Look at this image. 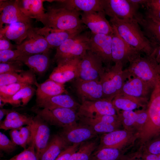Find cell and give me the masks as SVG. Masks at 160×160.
<instances>
[{
	"label": "cell",
	"instance_id": "13",
	"mask_svg": "<svg viewBox=\"0 0 160 160\" xmlns=\"http://www.w3.org/2000/svg\"><path fill=\"white\" fill-rule=\"evenodd\" d=\"M112 35L92 33L89 41V50L101 60L103 64L106 66V68L111 66L113 62L111 52Z\"/></svg>",
	"mask_w": 160,
	"mask_h": 160
},
{
	"label": "cell",
	"instance_id": "47",
	"mask_svg": "<svg viewBox=\"0 0 160 160\" xmlns=\"http://www.w3.org/2000/svg\"><path fill=\"white\" fill-rule=\"evenodd\" d=\"M16 45L13 44L10 40L3 36H0V50H14Z\"/></svg>",
	"mask_w": 160,
	"mask_h": 160
},
{
	"label": "cell",
	"instance_id": "12",
	"mask_svg": "<svg viewBox=\"0 0 160 160\" xmlns=\"http://www.w3.org/2000/svg\"><path fill=\"white\" fill-rule=\"evenodd\" d=\"M112 35L111 52L112 61L123 65L131 58L140 53L128 44L120 36L115 27Z\"/></svg>",
	"mask_w": 160,
	"mask_h": 160
},
{
	"label": "cell",
	"instance_id": "17",
	"mask_svg": "<svg viewBox=\"0 0 160 160\" xmlns=\"http://www.w3.org/2000/svg\"><path fill=\"white\" fill-rule=\"evenodd\" d=\"M50 48L47 41L31 27L29 30L25 39L16 49L29 55L49 52Z\"/></svg>",
	"mask_w": 160,
	"mask_h": 160
},
{
	"label": "cell",
	"instance_id": "26",
	"mask_svg": "<svg viewBox=\"0 0 160 160\" xmlns=\"http://www.w3.org/2000/svg\"><path fill=\"white\" fill-rule=\"evenodd\" d=\"M49 52L24 55L17 60L21 62L34 73L41 75L48 70L50 64Z\"/></svg>",
	"mask_w": 160,
	"mask_h": 160
},
{
	"label": "cell",
	"instance_id": "27",
	"mask_svg": "<svg viewBox=\"0 0 160 160\" xmlns=\"http://www.w3.org/2000/svg\"><path fill=\"white\" fill-rule=\"evenodd\" d=\"M36 86V101L63 94H68L64 84L49 78L41 84L38 83Z\"/></svg>",
	"mask_w": 160,
	"mask_h": 160
},
{
	"label": "cell",
	"instance_id": "53",
	"mask_svg": "<svg viewBox=\"0 0 160 160\" xmlns=\"http://www.w3.org/2000/svg\"><path fill=\"white\" fill-rule=\"evenodd\" d=\"M128 160H132V159H129Z\"/></svg>",
	"mask_w": 160,
	"mask_h": 160
},
{
	"label": "cell",
	"instance_id": "38",
	"mask_svg": "<svg viewBox=\"0 0 160 160\" xmlns=\"http://www.w3.org/2000/svg\"><path fill=\"white\" fill-rule=\"evenodd\" d=\"M120 157L119 149L105 148L96 150L89 160H119Z\"/></svg>",
	"mask_w": 160,
	"mask_h": 160
},
{
	"label": "cell",
	"instance_id": "14",
	"mask_svg": "<svg viewBox=\"0 0 160 160\" xmlns=\"http://www.w3.org/2000/svg\"><path fill=\"white\" fill-rule=\"evenodd\" d=\"M104 12H83L81 18L82 23L94 34L112 35L113 28L105 17Z\"/></svg>",
	"mask_w": 160,
	"mask_h": 160
},
{
	"label": "cell",
	"instance_id": "10",
	"mask_svg": "<svg viewBox=\"0 0 160 160\" xmlns=\"http://www.w3.org/2000/svg\"><path fill=\"white\" fill-rule=\"evenodd\" d=\"M139 8L129 0H104V10L110 18L135 20L140 13Z\"/></svg>",
	"mask_w": 160,
	"mask_h": 160
},
{
	"label": "cell",
	"instance_id": "9",
	"mask_svg": "<svg viewBox=\"0 0 160 160\" xmlns=\"http://www.w3.org/2000/svg\"><path fill=\"white\" fill-rule=\"evenodd\" d=\"M117 111L112 100L102 99L81 102L77 111V114L78 117L92 118L100 115H116Z\"/></svg>",
	"mask_w": 160,
	"mask_h": 160
},
{
	"label": "cell",
	"instance_id": "37",
	"mask_svg": "<svg viewBox=\"0 0 160 160\" xmlns=\"http://www.w3.org/2000/svg\"><path fill=\"white\" fill-rule=\"evenodd\" d=\"M140 100L122 94H119L112 100V103L117 110H121L123 111H133L138 106V102Z\"/></svg>",
	"mask_w": 160,
	"mask_h": 160
},
{
	"label": "cell",
	"instance_id": "1",
	"mask_svg": "<svg viewBox=\"0 0 160 160\" xmlns=\"http://www.w3.org/2000/svg\"><path fill=\"white\" fill-rule=\"evenodd\" d=\"M110 21L120 36L130 45L146 55L152 53L155 47L136 20H121L114 17L110 18Z\"/></svg>",
	"mask_w": 160,
	"mask_h": 160
},
{
	"label": "cell",
	"instance_id": "32",
	"mask_svg": "<svg viewBox=\"0 0 160 160\" xmlns=\"http://www.w3.org/2000/svg\"><path fill=\"white\" fill-rule=\"evenodd\" d=\"M33 123L10 130L9 134L11 140L15 145L25 149L32 143Z\"/></svg>",
	"mask_w": 160,
	"mask_h": 160
},
{
	"label": "cell",
	"instance_id": "29",
	"mask_svg": "<svg viewBox=\"0 0 160 160\" xmlns=\"http://www.w3.org/2000/svg\"><path fill=\"white\" fill-rule=\"evenodd\" d=\"M68 146L59 134L55 135L49 141L39 160H55L60 153Z\"/></svg>",
	"mask_w": 160,
	"mask_h": 160
},
{
	"label": "cell",
	"instance_id": "24",
	"mask_svg": "<svg viewBox=\"0 0 160 160\" xmlns=\"http://www.w3.org/2000/svg\"><path fill=\"white\" fill-rule=\"evenodd\" d=\"M53 1L67 9L79 12H104V0H57Z\"/></svg>",
	"mask_w": 160,
	"mask_h": 160
},
{
	"label": "cell",
	"instance_id": "21",
	"mask_svg": "<svg viewBox=\"0 0 160 160\" xmlns=\"http://www.w3.org/2000/svg\"><path fill=\"white\" fill-rule=\"evenodd\" d=\"M44 0H17L18 7L21 12L27 17L34 19L44 26L46 14L43 6Z\"/></svg>",
	"mask_w": 160,
	"mask_h": 160
},
{
	"label": "cell",
	"instance_id": "15",
	"mask_svg": "<svg viewBox=\"0 0 160 160\" xmlns=\"http://www.w3.org/2000/svg\"><path fill=\"white\" fill-rule=\"evenodd\" d=\"M59 134L69 145L81 143L97 137V134L89 127L79 122L63 128Z\"/></svg>",
	"mask_w": 160,
	"mask_h": 160
},
{
	"label": "cell",
	"instance_id": "46",
	"mask_svg": "<svg viewBox=\"0 0 160 160\" xmlns=\"http://www.w3.org/2000/svg\"><path fill=\"white\" fill-rule=\"evenodd\" d=\"M92 119L107 123L116 125L117 121L116 115H100L95 117Z\"/></svg>",
	"mask_w": 160,
	"mask_h": 160
},
{
	"label": "cell",
	"instance_id": "31",
	"mask_svg": "<svg viewBox=\"0 0 160 160\" xmlns=\"http://www.w3.org/2000/svg\"><path fill=\"white\" fill-rule=\"evenodd\" d=\"M17 83H25L36 85L38 84L34 73L31 70L18 73L0 74V86Z\"/></svg>",
	"mask_w": 160,
	"mask_h": 160
},
{
	"label": "cell",
	"instance_id": "36",
	"mask_svg": "<svg viewBox=\"0 0 160 160\" xmlns=\"http://www.w3.org/2000/svg\"><path fill=\"white\" fill-rule=\"evenodd\" d=\"M78 121L79 122L89 127L97 134L102 133H107L114 131L116 125L86 117H79Z\"/></svg>",
	"mask_w": 160,
	"mask_h": 160
},
{
	"label": "cell",
	"instance_id": "6",
	"mask_svg": "<svg viewBox=\"0 0 160 160\" xmlns=\"http://www.w3.org/2000/svg\"><path fill=\"white\" fill-rule=\"evenodd\" d=\"M123 67L122 64L116 63L109 67H105V72L100 80L103 99L112 100L120 93L126 77L125 71H122Z\"/></svg>",
	"mask_w": 160,
	"mask_h": 160
},
{
	"label": "cell",
	"instance_id": "5",
	"mask_svg": "<svg viewBox=\"0 0 160 160\" xmlns=\"http://www.w3.org/2000/svg\"><path fill=\"white\" fill-rule=\"evenodd\" d=\"M147 112L148 118L141 132L144 139L160 135V82L153 90Z\"/></svg>",
	"mask_w": 160,
	"mask_h": 160
},
{
	"label": "cell",
	"instance_id": "48",
	"mask_svg": "<svg viewBox=\"0 0 160 160\" xmlns=\"http://www.w3.org/2000/svg\"><path fill=\"white\" fill-rule=\"evenodd\" d=\"M148 153L156 155L160 154V138L152 142L148 148Z\"/></svg>",
	"mask_w": 160,
	"mask_h": 160
},
{
	"label": "cell",
	"instance_id": "39",
	"mask_svg": "<svg viewBox=\"0 0 160 160\" xmlns=\"http://www.w3.org/2000/svg\"><path fill=\"white\" fill-rule=\"evenodd\" d=\"M143 6L145 8V17L160 23V0H146Z\"/></svg>",
	"mask_w": 160,
	"mask_h": 160
},
{
	"label": "cell",
	"instance_id": "34",
	"mask_svg": "<svg viewBox=\"0 0 160 160\" xmlns=\"http://www.w3.org/2000/svg\"><path fill=\"white\" fill-rule=\"evenodd\" d=\"M128 134L124 130H114L102 136L96 150L108 148L119 149L128 139Z\"/></svg>",
	"mask_w": 160,
	"mask_h": 160
},
{
	"label": "cell",
	"instance_id": "40",
	"mask_svg": "<svg viewBox=\"0 0 160 160\" xmlns=\"http://www.w3.org/2000/svg\"><path fill=\"white\" fill-rule=\"evenodd\" d=\"M29 85L30 84L25 83H17L0 86V99L9 98L22 88Z\"/></svg>",
	"mask_w": 160,
	"mask_h": 160
},
{
	"label": "cell",
	"instance_id": "16",
	"mask_svg": "<svg viewBox=\"0 0 160 160\" xmlns=\"http://www.w3.org/2000/svg\"><path fill=\"white\" fill-rule=\"evenodd\" d=\"M81 59L75 58L57 64L49 78L63 84L77 78Z\"/></svg>",
	"mask_w": 160,
	"mask_h": 160
},
{
	"label": "cell",
	"instance_id": "43",
	"mask_svg": "<svg viewBox=\"0 0 160 160\" xmlns=\"http://www.w3.org/2000/svg\"><path fill=\"white\" fill-rule=\"evenodd\" d=\"M27 55H29L17 49L0 50V63L17 60L20 57Z\"/></svg>",
	"mask_w": 160,
	"mask_h": 160
},
{
	"label": "cell",
	"instance_id": "30",
	"mask_svg": "<svg viewBox=\"0 0 160 160\" xmlns=\"http://www.w3.org/2000/svg\"><path fill=\"white\" fill-rule=\"evenodd\" d=\"M33 121V117L11 111L7 115L4 121L0 122V129L10 130L24 125H31Z\"/></svg>",
	"mask_w": 160,
	"mask_h": 160
},
{
	"label": "cell",
	"instance_id": "42",
	"mask_svg": "<svg viewBox=\"0 0 160 160\" xmlns=\"http://www.w3.org/2000/svg\"><path fill=\"white\" fill-rule=\"evenodd\" d=\"M4 160H39L33 144L12 157Z\"/></svg>",
	"mask_w": 160,
	"mask_h": 160
},
{
	"label": "cell",
	"instance_id": "41",
	"mask_svg": "<svg viewBox=\"0 0 160 160\" xmlns=\"http://www.w3.org/2000/svg\"><path fill=\"white\" fill-rule=\"evenodd\" d=\"M24 64L21 61L15 60L5 63H0V74L11 73H21L24 70Z\"/></svg>",
	"mask_w": 160,
	"mask_h": 160
},
{
	"label": "cell",
	"instance_id": "22",
	"mask_svg": "<svg viewBox=\"0 0 160 160\" xmlns=\"http://www.w3.org/2000/svg\"><path fill=\"white\" fill-rule=\"evenodd\" d=\"M125 82L120 94L138 100L144 99L149 94L150 89L154 87L140 78L133 76Z\"/></svg>",
	"mask_w": 160,
	"mask_h": 160
},
{
	"label": "cell",
	"instance_id": "11",
	"mask_svg": "<svg viewBox=\"0 0 160 160\" xmlns=\"http://www.w3.org/2000/svg\"><path fill=\"white\" fill-rule=\"evenodd\" d=\"M71 81L72 88L81 103L103 99L102 86L100 81H84L77 78Z\"/></svg>",
	"mask_w": 160,
	"mask_h": 160
},
{
	"label": "cell",
	"instance_id": "28",
	"mask_svg": "<svg viewBox=\"0 0 160 160\" xmlns=\"http://www.w3.org/2000/svg\"><path fill=\"white\" fill-rule=\"evenodd\" d=\"M135 20L155 48L156 46H160V23L147 19L140 13Z\"/></svg>",
	"mask_w": 160,
	"mask_h": 160
},
{
	"label": "cell",
	"instance_id": "7",
	"mask_svg": "<svg viewBox=\"0 0 160 160\" xmlns=\"http://www.w3.org/2000/svg\"><path fill=\"white\" fill-rule=\"evenodd\" d=\"M31 111L47 123L63 128L75 124L78 121L77 111L71 108L49 109L35 106Z\"/></svg>",
	"mask_w": 160,
	"mask_h": 160
},
{
	"label": "cell",
	"instance_id": "25",
	"mask_svg": "<svg viewBox=\"0 0 160 160\" xmlns=\"http://www.w3.org/2000/svg\"><path fill=\"white\" fill-rule=\"evenodd\" d=\"M31 23L18 22L7 25L0 29V36H3L20 44L26 38Z\"/></svg>",
	"mask_w": 160,
	"mask_h": 160
},
{
	"label": "cell",
	"instance_id": "2",
	"mask_svg": "<svg viewBox=\"0 0 160 160\" xmlns=\"http://www.w3.org/2000/svg\"><path fill=\"white\" fill-rule=\"evenodd\" d=\"M45 25L53 29L83 32L87 27L82 23L80 12L71 10L55 3L47 7Z\"/></svg>",
	"mask_w": 160,
	"mask_h": 160
},
{
	"label": "cell",
	"instance_id": "18",
	"mask_svg": "<svg viewBox=\"0 0 160 160\" xmlns=\"http://www.w3.org/2000/svg\"><path fill=\"white\" fill-rule=\"evenodd\" d=\"M32 19L25 16L20 10L15 0H0V28L5 24L20 22L31 23Z\"/></svg>",
	"mask_w": 160,
	"mask_h": 160
},
{
	"label": "cell",
	"instance_id": "33",
	"mask_svg": "<svg viewBox=\"0 0 160 160\" xmlns=\"http://www.w3.org/2000/svg\"><path fill=\"white\" fill-rule=\"evenodd\" d=\"M35 89L32 85H27L20 90L11 97L6 99H0V107L3 108L6 104H9L15 107L26 105L30 101L34 93Z\"/></svg>",
	"mask_w": 160,
	"mask_h": 160
},
{
	"label": "cell",
	"instance_id": "45",
	"mask_svg": "<svg viewBox=\"0 0 160 160\" xmlns=\"http://www.w3.org/2000/svg\"><path fill=\"white\" fill-rule=\"evenodd\" d=\"M81 143L68 146L60 153L55 160H69L71 155L78 149Z\"/></svg>",
	"mask_w": 160,
	"mask_h": 160
},
{
	"label": "cell",
	"instance_id": "51",
	"mask_svg": "<svg viewBox=\"0 0 160 160\" xmlns=\"http://www.w3.org/2000/svg\"><path fill=\"white\" fill-rule=\"evenodd\" d=\"M135 5L139 7L140 5H143L146 0H129Z\"/></svg>",
	"mask_w": 160,
	"mask_h": 160
},
{
	"label": "cell",
	"instance_id": "4",
	"mask_svg": "<svg viewBox=\"0 0 160 160\" xmlns=\"http://www.w3.org/2000/svg\"><path fill=\"white\" fill-rule=\"evenodd\" d=\"M129 62V65L126 70L129 74L140 78L154 87L160 81L152 54L143 57L139 53L132 57Z\"/></svg>",
	"mask_w": 160,
	"mask_h": 160
},
{
	"label": "cell",
	"instance_id": "50",
	"mask_svg": "<svg viewBox=\"0 0 160 160\" xmlns=\"http://www.w3.org/2000/svg\"><path fill=\"white\" fill-rule=\"evenodd\" d=\"M11 111L9 109H4L3 108H0V121H2V120L5 115L9 112Z\"/></svg>",
	"mask_w": 160,
	"mask_h": 160
},
{
	"label": "cell",
	"instance_id": "19",
	"mask_svg": "<svg viewBox=\"0 0 160 160\" xmlns=\"http://www.w3.org/2000/svg\"><path fill=\"white\" fill-rule=\"evenodd\" d=\"M33 120L32 143L39 159L49 141L50 129L47 123L38 116L33 117Z\"/></svg>",
	"mask_w": 160,
	"mask_h": 160
},
{
	"label": "cell",
	"instance_id": "35",
	"mask_svg": "<svg viewBox=\"0 0 160 160\" xmlns=\"http://www.w3.org/2000/svg\"><path fill=\"white\" fill-rule=\"evenodd\" d=\"M99 144L98 137L81 143L69 160H89Z\"/></svg>",
	"mask_w": 160,
	"mask_h": 160
},
{
	"label": "cell",
	"instance_id": "20",
	"mask_svg": "<svg viewBox=\"0 0 160 160\" xmlns=\"http://www.w3.org/2000/svg\"><path fill=\"white\" fill-rule=\"evenodd\" d=\"M34 29L38 34L43 37L51 49L56 48L67 39L83 32L58 30L47 26L34 28Z\"/></svg>",
	"mask_w": 160,
	"mask_h": 160
},
{
	"label": "cell",
	"instance_id": "23",
	"mask_svg": "<svg viewBox=\"0 0 160 160\" xmlns=\"http://www.w3.org/2000/svg\"><path fill=\"white\" fill-rule=\"evenodd\" d=\"M80 105V104L68 94H63L37 101L36 107L49 109L67 108L77 111Z\"/></svg>",
	"mask_w": 160,
	"mask_h": 160
},
{
	"label": "cell",
	"instance_id": "3",
	"mask_svg": "<svg viewBox=\"0 0 160 160\" xmlns=\"http://www.w3.org/2000/svg\"><path fill=\"white\" fill-rule=\"evenodd\" d=\"M91 32H82L69 39L56 48L57 64L75 58H81L89 50Z\"/></svg>",
	"mask_w": 160,
	"mask_h": 160
},
{
	"label": "cell",
	"instance_id": "52",
	"mask_svg": "<svg viewBox=\"0 0 160 160\" xmlns=\"http://www.w3.org/2000/svg\"><path fill=\"white\" fill-rule=\"evenodd\" d=\"M158 160H160V154L158 155Z\"/></svg>",
	"mask_w": 160,
	"mask_h": 160
},
{
	"label": "cell",
	"instance_id": "8",
	"mask_svg": "<svg viewBox=\"0 0 160 160\" xmlns=\"http://www.w3.org/2000/svg\"><path fill=\"white\" fill-rule=\"evenodd\" d=\"M101 60L90 51L81 59L77 78L84 81H100L105 71Z\"/></svg>",
	"mask_w": 160,
	"mask_h": 160
},
{
	"label": "cell",
	"instance_id": "49",
	"mask_svg": "<svg viewBox=\"0 0 160 160\" xmlns=\"http://www.w3.org/2000/svg\"><path fill=\"white\" fill-rule=\"evenodd\" d=\"M152 55L155 62L157 73L160 78V46L155 47Z\"/></svg>",
	"mask_w": 160,
	"mask_h": 160
},
{
	"label": "cell",
	"instance_id": "44",
	"mask_svg": "<svg viewBox=\"0 0 160 160\" xmlns=\"http://www.w3.org/2000/svg\"><path fill=\"white\" fill-rule=\"evenodd\" d=\"M16 145L6 135L0 132V149L6 153H10L16 148Z\"/></svg>",
	"mask_w": 160,
	"mask_h": 160
}]
</instances>
